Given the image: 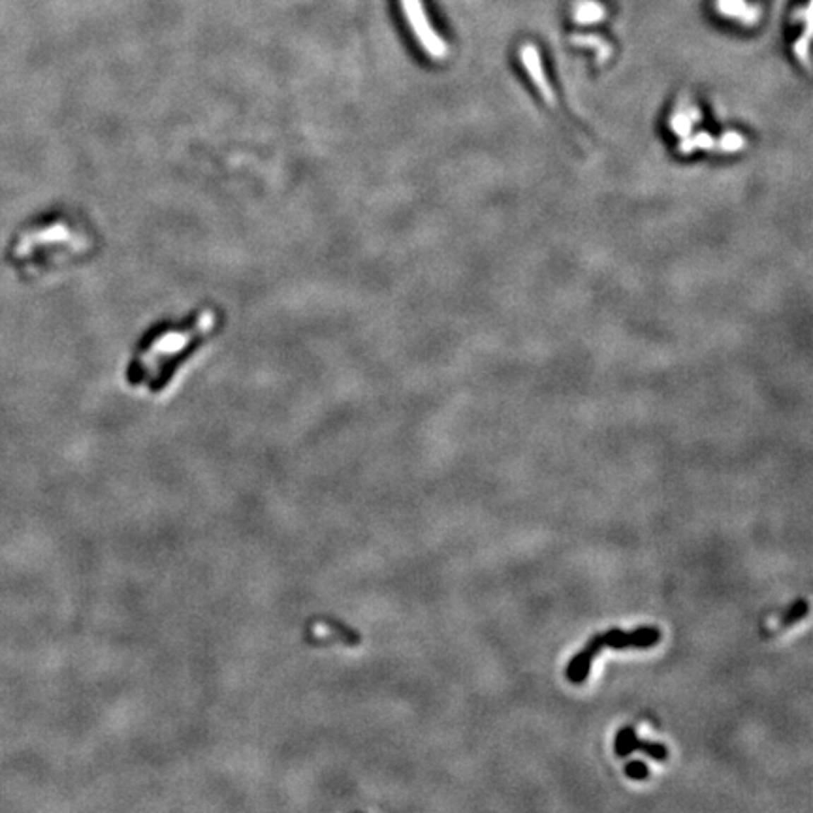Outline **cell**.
I'll list each match as a JSON object with an SVG mask.
<instances>
[{
    "instance_id": "obj_8",
    "label": "cell",
    "mask_w": 813,
    "mask_h": 813,
    "mask_svg": "<svg viewBox=\"0 0 813 813\" xmlns=\"http://www.w3.org/2000/svg\"><path fill=\"white\" fill-rule=\"evenodd\" d=\"M603 640H605L606 648L612 650H627V648H634V633H627L622 629H610L603 633Z\"/></svg>"
},
{
    "instance_id": "obj_1",
    "label": "cell",
    "mask_w": 813,
    "mask_h": 813,
    "mask_svg": "<svg viewBox=\"0 0 813 813\" xmlns=\"http://www.w3.org/2000/svg\"><path fill=\"white\" fill-rule=\"evenodd\" d=\"M213 320H215L213 314L206 313L192 330L170 331V333H164V336L157 337L155 343L151 345V348H149L146 354H141V358L138 360L136 373L141 376V375H151L153 371L160 369V365L164 364V360L172 358L175 354H179L181 350H185L186 345L198 336V331L208 330L209 326L213 324ZM140 376H138V379H140Z\"/></svg>"
},
{
    "instance_id": "obj_6",
    "label": "cell",
    "mask_w": 813,
    "mask_h": 813,
    "mask_svg": "<svg viewBox=\"0 0 813 813\" xmlns=\"http://www.w3.org/2000/svg\"><path fill=\"white\" fill-rule=\"evenodd\" d=\"M639 735L633 727H623L616 735V742H614V752L617 757H627L629 753H633L639 749Z\"/></svg>"
},
{
    "instance_id": "obj_11",
    "label": "cell",
    "mask_w": 813,
    "mask_h": 813,
    "mask_svg": "<svg viewBox=\"0 0 813 813\" xmlns=\"http://www.w3.org/2000/svg\"><path fill=\"white\" fill-rule=\"evenodd\" d=\"M625 776L634 781H642L650 778V769L642 761H631L625 764Z\"/></svg>"
},
{
    "instance_id": "obj_7",
    "label": "cell",
    "mask_w": 813,
    "mask_h": 813,
    "mask_svg": "<svg viewBox=\"0 0 813 813\" xmlns=\"http://www.w3.org/2000/svg\"><path fill=\"white\" fill-rule=\"evenodd\" d=\"M605 17V8L595 0H582L574 8V19L578 23H597Z\"/></svg>"
},
{
    "instance_id": "obj_2",
    "label": "cell",
    "mask_w": 813,
    "mask_h": 813,
    "mask_svg": "<svg viewBox=\"0 0 813 813\" xmlns=\"http://www.w3.org/2000/svg\"><path fill=\"white\" fill-rule=\"evenodd\" d=\"M401 8H403L405 17H407L410 28H413V32L424 47V51L433 59H441L446 53V45L441 40V36L433 30L422 0H401Z\"/></svg>"
},
{
    "instance_id": "obj_4",
    "label": "cell",
    "mask_w": 813,
    "mask_h": 813,
    "mask_svg": "<svg viewBox=\"0 0 813 813\" xmlns=\"http://www.w3.org/2000/svg\"><path fill=\"white\" fill-rule=\"evenodd\" d=\"M716 6L725 17L746 23V25L755 23L759 17V10L755 6L747 4V0H716Z\"/></svg>"
},
{
    "instance_id": "obj_9",
    "label": "cell",
    "mask_w": 813,
    "mask_h": 813,
    "mask_svg": "<svg viewBox=\"0 0 813 813\" xmlns=\"http://www.w3.org/2000/svg\"><path fill=\"white\" fill-rule=\"evenodd\" d=\"M806 614H808V603L804 599H798L795 600L789 608H787V612L783 614V617H781L780 622V627H791L793 623L800 622V619H804L806 617Z\"/></svg>"
},
{
    "instance_id": "obj_3",
    "label": "cell",
    "mask_w": 813,
    "mask_h": 813,
    "mask_svg": "<svg viewBox=\"0 0 813 813\" xmlns=\"http://www.w3.org/2000/svg\"><path fill=\"white\" fill-rule=\"evenodd\" d=\"M605 648V640H603V633L595 634L593 639L589 640L588 644H586V648H583L580 653H576V655L572 657L571 663L566 665V680L569 682H572V684H583L586 682V678L589 676V672H591V665H593V659L597 655H599V651Z\"/></svg>"
},
{
    "instance_id": "obj_5",
    "label": "cell",
    "mask_w": 813,
    "mask_h": 813,
    "mask_svg": "<svg viewBox=\"0 0 813 813\" xmlns=\"http://www.w3.org/2000/svg\"><path fill=\"white\" fill-rule=\"evenodd\" d=\"M68 237H70V232L64 228V225H55L53 228H49V230L36 232V234H30V236L25 237V239L19 243V247H17L16 253L17 256H23V254H27L28 251H32L36 245L53 243L59 242V239H68Z\"/></svg>"
},
{
    "instance_id": "obj_10",
    "label": "cell",
    "mask_w": 813,
    "mask_h": 813,
    "mask_svg": "<svg viewBox=\"0 0 813 813\" xmlns=\"http://www.w3.org/2000/svg\"><path fill=\"white\" fill-rule=\"evenodd\" d=\"M639 749L640 752H644L648 757L655 759V761H667L668 759V747L663 746V744H657V742H642L639 740Z\"/></svg>"
}]
</instances>
